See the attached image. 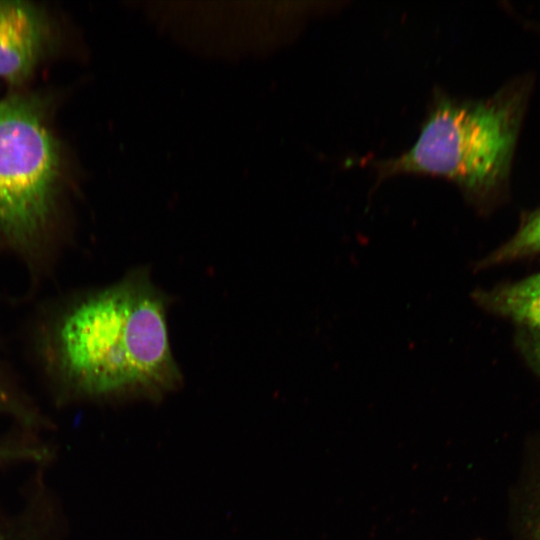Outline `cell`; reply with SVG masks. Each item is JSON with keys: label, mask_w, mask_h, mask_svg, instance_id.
<instances>
[{"label": "cell", "mask_w": 540, "mask_h": 540, "mask_svg": "<svg viewBox=\"0 0 540 540\" xmlns=\"http://www.w3.org/2000/svg\"><path fill=\"white\" fill-rule=\"evenodd\" d=\"M167 312L166 295L144 269L75 298L42 334L48 376L76 397L161 399L183 382Z\"/></svg>", "instance_id": "1"}, {"label": "cell", "mask_w": 540, "mask_h": 540, "mask_svg": "<svg viewBox=\"0 0 540 540\" xmlns=\"http://www.w3.org/2000/svg\"><path fill=\"white\" fill-rule=\"evenodd\" d=\"M527 81L511 82L484 99L435 88L413 145L387 159H357L377 184L398 175L443 178L479 212L504 195L528 101Z\"/></svg>", "instance_id": "2"}, {"label": "cell", "mask_w": 540, "mask_h": 540, "mask_svg": "<svg viewBox=\"0 0 540 540\" xmlns=\"http://www.w3.org/2000/svg\"><path fill=\"white\" fill-rule=\"evenodd\" d=\"M45 112L32 95L0 102V241L32 264L48 249L61 172Z\"/></svg>", "instance_id": "3"}, {"label": "cell", "mask_w": 540, "mask_h": 540, "mask_svg": "<svg viewBox=\"0 0 540 540\" xmlns=\"http://www.w3.org/2000/svg\"><path fill=\"white\" fill-rule=\"evenodd\" d=\"M49 26L30 2L0 0V77L11 84L26 81L47 48Z\"/></svg>", "instance_id": "4"}, {"label": "cell", "mask_w": 540, "mask_h": 540, "mask_svg": "<svg viewBox=\"0 0 540 540\" xmlns=\"http://www.w3.org/2000/svg\"><path fill=\"white\" fill-rule=\"evenodd\" d=\"M472 298L489 313L540 331V273L488 290L478 289Z\"/></svg>", "instance_id": "5"}, {"label": "cell", "mask_w": 540, "mask_h": 540, "mask_svg": "<svg viewBox=\"0 0 540 540\" xmlns=\"http://www.w3.org/2000/svg\"><path fill=\"white\" fill-rule=\"evenodd\" d=\"M540 253V208L526 217L516 233L476 263L481 270Z\"/></svg>", "instance_id": "6"}, {"label": "cell", "mask_w": 540, "mask_h": 540, "mask_svg": "<svg viewBox=\"0 0 540 540\" xmlns=\"http://www.w3.org/2000/svg\"><path fill=\"white\" fill-rule=\"evenodd\" d=\"M23 408L14 385L11 384L8 375L0 367V412L16 413L25 416Z\"/></svg>", "instance_id": "7"}, {"label": "cell", "mask_w": 540, "mask_h": 540, "mask_svg": "<svg viewBox=\"0 0 540 540\" xmlns=\"http://www.w3.org/2000/svg\"><path fill=\"white\" fill-rule=\"evenodd\" d=\"M521 347L530 364L540 374V331L527 329L521 337Z\"/></svg>", "instance_id": "8"}, {"label": "cell", "mask_w": 540, "mask_h": 540, "mask_svg": "<svg viewBox=\"0 0 540 540\" xmlns=\"http://www.w3.org/2000/svg\"><path fill=\"white\" fill-rule=\"evenodd\" d=\"M41 456V452L31 449L0 448V460L23 457L41 458Z\"/></svg>", "instance_id": "9"}, {"label": "cell", "mask_w": 540, "mask_h": 540, "mask_svg": "<svg viewBox=\"0 0 540 540\" xmlns=\"http://www.w3.org/2000/svg\"><path fill=\"white\" fill-rule=\"evenodd\" d=\"M536 499L534 502V509L532 512V524H531V531H532V539L533 540H540V482L537 486L536 491Z\"/></svg>", "instance_id": "10"}]
</instances>
